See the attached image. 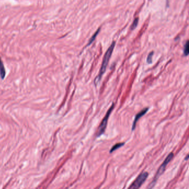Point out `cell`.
I'll list each match as a JSON object with an SVG mask.
<instances>
[{
    "instance_id": "30bf717a",
    "label": "cell",
    "mask_w": 189,
    "mask_h": 189,
    "mask_svg": "<svg viewBox=\"0 0 189 189\" xmlns=\"http://www.w3.org/2000/svg\"><path fill=\"white\" fill-rule=\"evenodd\" d=\"M138 21H139V19H138V18H136V19H134L132 25L131 26V30H134V29L137 27V24H138Z\"/></svg>"
},
{
    "instance_id": "7c38bea8",
    "label": "cell",
    "mask_w": 189,
    "mask_h": 189,
    "mask_svg": "<svg viewBox=\"0 0 189 189\" xmlns=\"http://www.w3.org/2000/svg\"><path fill=\"white\" fill-rule=\"evenodd\" d=\"M188 158H189V155H187L186 157L185 160H188Z\"/></svg>"
},
{
    "instance_id": "277c9868",
    "label": "cell",
    "mask_w": 189,
    "mask_h": 189,
    "mask_svg": "<svg viewBox=\"0 0 189 189\" xmlns=\"http://www.w3.org/2000/svg\"><path fill=\"white\" fill-rule=\"evenodd\" d=\"M148 173L143 172L138 176L135 180L132 183V184L129 187V189H136L140 188L142 184L145 182L148 176Z\"/></svg>"
},
{
    "instance_id": "ba28073f",
    "label": "cell",
    "mask_w": 189,
    "mask_h": 189,
    "mask_svg": "<svg viewBox=\"0 0 189 189\" xmlns=\"http://www.w3.org/2000/svg\"><path fill=\"white\" fill-rule=\"evenodd\" d=\"M100 28H99L98 30H97L96 31V32L95 33V34H94V35H93V36L92 37V38L89 40V42H88V43L87 44V46H89V45H90L92 43H93V41L95 40V39L96 38V36H98V34L99 33V31H100Z\"/></svg>"
},
{
    "instance_id": "6da1fadb",
    "label": "cell",
    "mask_w": 189,
    "mask_h": 189,
    "mask_svg": "<svg viewBox=\"0 0 189 189\" xmlns=\"http://www.w3.org/2000/svg\"><path fill=\"white\" fill-rule=\"evenodd\" d=\"M115 42H113L111 43V46L108 49L107 51L106 52L105 55H104V58H103V63H102V66H101V68H100L99 73L98 75L96 77V79H95V80H94V84H95L96 86L97 85V84H98V83L100 81L101 78H102V76H103V75L104 74L105 72L106 71L108 64L110 58H111V54H112V53H113V50H114V48L115 47Z\"/></svg>"
},
{
    "instance_id": "7a4b0ae2",
    "label": "cell",
    "mask_w": 189,
    "mask_h": 189,
    "mask_svg": "<svg viewBox=\"0 0 189 189\" xmlns=\"http://www.w3.org/2000/svg\"><path fill=\"white\" fill-rule=\"evenodd\" d=\"M174 157V154L173 152H171L170 153L168 156H167V158L165 159V160H164L163 164L161 165V166L160 167L159 169L158 170V171L156 173V174L155 175V178H154L152 182L150 183V184L148 188H153L155 184H156V182H157L158 179L159 178L160 176L163 174L164 172V171L166 169V167H167V164H169V163L170 161L171 160H172V159Z\"/></svg>"
},
{
    "instance_id": "8fae6325",
    "label": "cell",
    "mask_w": 189,
    "mask_h": 189,
    "mask_svg": "<svg viewBox=\"0 0 189 189\" xmlns=\"http://www.w3.org/2000/svg\"><path fill=\"white\" fill-rule=\"evenodd\" d=\"M153 55H154V52H150L149 53V55L148 57H147V60H146L148 63L150 64V63H152V58Z\"/></svg>"
},
{
    "instance_id": "8992f818",
    "label": "cell",
    "mask_w": 189,
    "mask_h": 189,
    "mask_svg": "<svg viewBox=\"0 0 189 189\" xmlns=\"http://www.w3.org/2000/svg\"><path fill=\"white\" fill-rule=\"evenodd\" d=\"M0 75L2 79H4L6 75V71L4 67V64L2 61V59L0 57Z\"/></svg>"
},
{
    "instance_id": "52a82bcc",
    "label": "cell",
    "mask_w": 189,
    "mask_h": 189,
    "mask_svg": "<svg viewBox=\"0 0 189 189\" xmlns=\"http://www.w3.org/2000/svg\"><path fill=\"white\" fill-rule=\"evenodd\" d=\"M124 144H125L124 143H117V144L114 145L111 148V149L110 153H111V152H113L115 151L116 150H117V149H118L120 148H121L122 146H123L124 145Z\"/></svg>"
},
{
    "instance_id": "5b68a950",
    "label": "cell",
    "mask_w": 189,
    "mask_h": 189,
    "mask_svg": "<svg viewBox=\"0 0 189 189\" xmlns=\"http://www.w3.org/2000/svg\"><path fill=\"white\" fill-rule=\"evenodd\" d=\"M149 108H145L143 110H142L141 111H140L139 113H137V114L135 116V119L134 120L133 123V126H132V130H135V128H136V125H137V122L139 120V119L141 117H142L143 115L145 114V113L148 111Z\"/></svg>"
},
{
    "instance_id": "3957f363",
    "label": "cell",
    "mask_w": 189,
    "mask_h": 189,
    "mask_svg": "<svg viewBox=\"0 0 189 189\" xmlns=\"http://www.w3.org/2000/svg\"><path fill=\"white\" fill-rule=\"evenodd\" d=\"M114 107V104L113 103V104L111 105V107L109 109L106 115L104 117L103 120H102V122L100 123L99 126L98 127V129L97 132H96V137H100L105 132V130L106 129L107 126L108 119L109 118V116L111 115V111H113Z\"/></svg>"
},
{
    "instance_id": "9c48e42d",
    "label": "cell",
    "mask_w": 189,
    "mask_h": 189,
    "mask_svg": "<svg viewBox=\"0 0 189 189\" xmlns=\"http://www.w3.org/2000/svg\"><path fill=\"white\" fill-rule=\"evenodd\" d=\"M189 52V41H186V44L184 46V55L186 56H188Z\"/></svg>"
}]
</instances>
